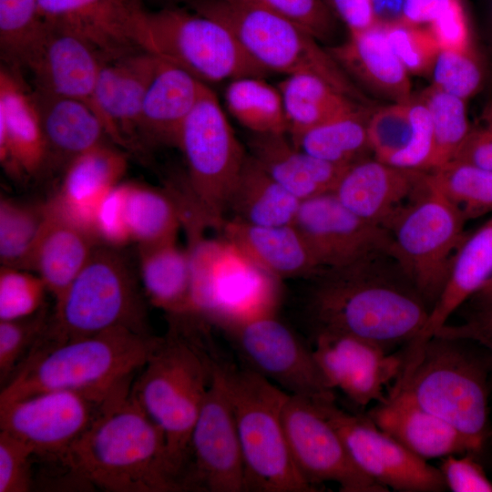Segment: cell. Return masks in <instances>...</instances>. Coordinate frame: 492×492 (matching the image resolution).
I'll return each instance as SVG.
<instances>
[{
  "label": "cell",
  "instance_id": "obj_10",
  "mask_svg": "<svg viewBox=\"0 0 492 492\" xmlns=\"http://www.w3.org/2000/svg\"><path fill=\"white\" fill-rule=\"evenodd\" d=\"M191 313L227 330L274 314L280 280L231 243L204 235L188 240Z\"/></svg>",
  "mask_w": 492,
  "mask_h": 492
},
{
  "label": "cell",
  "instance_id": "obj_47",
  "mask_svg": "<svg viewBox=\"0 0 492 492\" xmlns=\"http://www.w3.org/2000/svg\"><path fill=\"white\" fill-rule=\"evenodd\" d=\"M431 76L434 87L464 100L478 92L484 80L482 67L471 48L440 50Z\"/></svg>",
  "mask_w": 492,
  "mask_h": 492
},
{
  "label": "cell",
  "instance_id": "obj_17",
  "mask_svg": "<svg viewBox=\"0 0 492 492\" xmlns=\"http://www.w3.org/2000/svg\"><path fill=\"white\" fill-rule=\"evenodd\" d=\"M293 225L323 270L392 258L390 232L353 213L333 192L301 201Z\"/></svg>",
  "mask_w": 492,
  "mask_h": 492
},
{
  "label": "cell",
  "instance_id": "obj_23",
  "mask_svg": "<svg viewBox=\"0 0 492 492\" xmlns=\"http://www.w3.org/2000/svg\"><path fill=\"white\" fill-rule=\"evenodd\" d=\"M380 429L419 457L476 455L482 448L452 425L417 405L402 391L391 390L366 415Z\"/></svg>",
  "mask_w": 492,
  "mask_h": 492
},
{
  "label": "cell",
  "instance_id": "obj_7",
  "mask_svg": "<svg viewBox=\"0 0 492 492\" xmlns=\"http://www.w3.org/2000/svg\"><path fill=\"white\" fill-rule=\"evenodd\" d=\"M222 369L241 448L245 490L317 491L291 455L282 420L289 394L244 365L222 362Z\"/></svg>",
  "mask_w": 492,
  "mask_h": 492
},
{
  "label": "cell",
  "instance_id": "obj_57",
  "mask_svg": "<svg viewBox=\"0 0 492 492\" xmlns=\"http://www.w3.org/2000/svg\"><path fill=\"white\" fill-rule=\"evenodd\" d=\"M451 0H405V21L427 26Z\"/></svg>",
  "mask_w": 492,
  "mask_h": 492
},
{
  "label": "cell",
  "instance_id": "obj_4",
  "mask_svg": "<svg viewBox=\"0 0 492 492\" xmlns=\"http://www.w3.org/2000/svg\"><path fill=\"white\" fill-rule=\"evenodd\" d=\"M162 337L118 327L31 351L2 386L0 404L50 390L106 399L131 384Z\"/></svg>",
  "mask_w": 492,
  "mask_h": 492
},
{
  "label": "cell",
  "instance_id": "obj_56",
  "mask_svg": "<svg viewBox=\"0 0 492 492\" xmlns=\"http://www.w3.org/2000/svg\"><path fill=\"white\" fill-rule=\"evenodd\" d=\"M328 5L336 18L345 25L349 35L376 25L372 0H328Z\"/></svg>",
  "mask_w": 492,
  "mask_h": 492
},
{
  "label": "cell",
  "instance_id": "obj_11",
  "mask_svg": "<svg viewBox=\"0 0 492 492\" xmlns=\"http://www.w3.org/2000/svg\"><path fill=\"white\" fill-rule=\"evenodd\" d=\"M466 219L429 180L387 228L392 259L430 309L440 295L454 256L466 237Z\"/></svg>",
  "mask_w": 492,
  "mask_h": 492
},
{
  "label": "cell",
  "instance_id": "obj_9",
  "mask_svg": "<svg viewBox=\"0 0 492 492\" xmlns=\"http://www.w3.org/2000/svg\"><path fill=\"white\" fill-rule=\"evenodd\" d=\"M187 5L225 25L246 53L269 73H312L347 97L363 104L369 102L328 49L297 23L261 8L225 0H190Z\"/></svg>",
  "mask_w": 492,
  "mask_h": 492
},
{
  "label": "cell",
  "instance_id": "obj_52",
  "mask_svg": "<svg viewBox=\"0 0 492 492\" xmlns=\"http://www.w3.org/2000/svg\"><path fill=\"white\" fill-rule=\"evenodd\" d=\"M438 468L446 488L453 492H492V481L472 454L441 458Z\"/></svg>",
  "mask_w": 492,
  "mask_h": 492
},
{
  "label": "cell",
  "instance_id": "obj_27",
  "mask_svg": "<svg viewBox=\"0 0 492 492\" xmlns=\"http://www.w3.org/2000/svg\"><path fill=\"white\" fill-rule=\"evenodd\" d=\"M327 49L354 84L392 103L413 98L409 73L394 52L383 26L376 24L350 34L345 42Z\"/></svg>",
  "mask_w": 492,
  "mask_h": 492
},
{
  "label": "cell",
  "instance_id": "obj_8",
  "mask_svg": "<svg viewBox=\"0 0 492 492\" xmlns=\"http://www.w3.org/2000/svg\"><path fill=\"white\" fill-rule=\"evenodd\" d=\"M191 11L177 5L154 12L140 8L134 22L138 47L205 84L269 73L246 53L225 25Z\"/></svg>",
  "mask_w": 492,
  "mask_h": 492
},
{
  "label": "cell",
  "instance_id": "obj_39",
  "mask_svg": "<svg viewBox=\"0 0 492 492\" xmlns=\"http://www.w3.org/2000/svg\"><path fill=\"white\" fill-rule=\"evenodd\" d=\"M224 100L230 114L251 133H287L281 92L263 77L247 76L229 81Z\"/></svg>",
  "mask_w": 492,
  "mask_h": 492
},
{
  "label": "cell",
  "instance_id": "obj_1",
  "mask_svg": "<svg viewBox=\"0 0 492 492\" xmlns=\"http://www.w3.org/2000/svg\"><path fill=\"white\" fill-rule=\"evenodd\" d=\"M131 385L107 398L71 446L64 465L103 491H180L169 464L164 435L140 407Z\"/></svg>",
  "mask_w": 492,
  "mask_h": 492
},
{
  "label": "cell",
  "instance_id": "obj_18",
  "mask_svg": "<svg viewBox=\"0 0 492 492\" xmlns=\"http://www.w3.org/2000/svg\"><path fill=\"white\" fill-rule=\"evenodd\" d=\"M106 400L72 390L40 392L0 404V429L29 445L36 456L64 463Z\"/></svg>",
  "mask_w": 492,
  "mask_h": 492
},
{
  "label": "cell",
  "instance_id": "obj_50",
  "mask_svg": "<svg viewBox=\"0 0 492 492\" xmlns=\"http://www.w3.org/2000/svg\"><path fill=\"white\" fill-rule=\"evenodd\" d=\"M34 449L0 429V492H27L32 488Z\"/></svg>",
  "mask_w": 492,
  "mask_h": 492
},
{
  "label": "cell",
  "instance_id": "obj_44",
  "mask_svg": "<svg viewBox=\"0 0 492 492\" xmlns=\"http://www.w3.org/2000/svg\"><path fill=\"white\" fill-rule=\"evenodd\" d=\"M410 101L373 108L367 132L371 152L376 159L394 165L410 147L415 132Z\"/></svg>",
  "mask_w": 492,
  "mask_h": 492
},
{
  "label": "cell",
  "instance_id": "obj_53",
  "mask_svg": "<svg viewBox=\"0 0 492 492\" xmlns=\"http://www.w3.org/2000/svg\"><path fill=\"white\" fill-rule=\"evenodd\" d=\"M426 26L440 50L460 51L471 48L468 20L460 0H451Z\"/></svg>",
  "mask_w": 492,
  "mask_h": 492
},
{
  "label": "cell",
  "instance_id": "obj_34",
  "mask_svg": "<svg viewBox=\"0 0 492 492\" xmlns=\"http://www.w3.org/2000/svg\"><path fill=\"white\" fill-rule=\"evenodd\" d=\"M139 275L149 302L169 315L191 313V268L188 250L176 241L138 245Z\"/></svg>",
  "mask_w": 492,
  "mask_h": 492
},
{
  "label": "cell",
  "instance_id": "obj_45",
  "mask_svg": "<svg viewBox=\"0 0 492 492\" xmlns=\"http://www.w3.org/2000/svg\"><path fill=\"white\" fill-rule=\"evenodd\" d=\"M49 317L42 307L36 313L0 320V382L3 386L26 359L46 331Z\"/></svg>",
  "mask_w": 492,
  "mask_h": 492
},
{
  "label": "cell",
  "instance_id": "obj_5",
  "mask_svg": "<svg viewBox=\"0 0 492 492\" xmlns=\"http://www.w3.org/2000/svg\"><path fill=\"white\" fill-rule=\"evenodd\" d=\"M466 340L434 335L405 352L402 373L391 390L402 391L417 405L446 421L482 449L489 436L488 374L486 353Z\"/></svg>",
  "mask_w": 492,
  "mask_h": 492
},
{
  "label": "cell",
  "instance_id": "obj_60",
  "mask_svg": "<svg viewBox=\"0 0 492 492\" xmlns=\"http://www.w3.org/2000/svg\"><path fill=\"white\" fill-rule=\"evenodd\" d=\"M157 2L162 3L165 6L168 5H177L179 3H188L190 0H155Z\"/></svg>",
  "mask_w": 492,
  "mask_h": 492
},
{
  "label": "cell",
  "instance_id": "obj_59",
  "mask_svg": "<svg viewBox=\"0 0 492 492\" xmlns=\"http://www.w3.org/2000/svg\"><path fill=\"white\" fill-rule=\"evenodd\" d=\"M472 308L492 307V275L469 299Z\"/></svg>",
  "mask_w": 492,
  "mask_h": 492
},
{
  "label": "cell",
  "instance_id": "obj_43",
  "mask_svg": "<svg viewBox=\"0 0 492 492\" xmlns=\"http://www.w3.org/2000/svg\"><path fill=\"white\" fill-rule=\"evenodd\" d=\"M46 217V203L26 204L11 199L0 201V261L23 270Z\"/></svg>",
  "mask_w": 492,
  "mask_h": 492
},
{
  "label": "cell",
  "instance_id": "obj_51",
  "mask_svg": "<svg viewBox=\"0 0 492 492\" xmlns=\"http://www.w3.org/2000/svg\"><path fill=\"white\" fill-rule=\"evenodd\" d=\"M92 232L98 245L119 249L132 241L124 208V183L112 189L99 203Z\"/></svg>",
  "mask_w": 492,
  "mask_h": 492
},
{
  "label": "cell",
  "instance_id": "obj_21",
  "mask_svg": "<svg viewBox=\"0 0 492 492\" xmlns=\"http://www.w3.org/2000/svg\"><path fill=\"white\" fill-rule=\"evenodd\" d=\"M425 182V170L364 158L344 169L333 193L353 213L387 230Z\"/></svg>",
  "mask_w": 492,
  "mask_h": 492
},
{
  "label": "cell",
  "instance_id": "obj_32",
  "mask_svg": "<svg viewBox=\"0 0 492 492\" xmlns=\"http://www.w3.org/2000/svg\"><path fill=\"white\" fill-rule=\"evenodd\" d=\"M127 167L124 152L108 143L97 146L67 167L59 192L52 200L67 217L93 235L97 209L106 195L119 184Z\"/></svg>",
  "mask_w": 492,
  "mask_h": 492
},
{
  "label": "cell",
  "instance_id": "obj_30",
  "mask_svg": "<svg viewBox=\"0 0 492 492\" xmlns=\"http://www.w3.org/2000/svg\"><path fill=\"white\" fill-rule=\"evenodd\" d=\"M220 231L224 240L280 281L317 276L323 271L293 224L258 226L227 218Z\"/></svg>",
  "mask_w": 492,
  "mask_h": 492
},
{
  "label": "cell",
  "instance_id": "obj_19",
  "mask_svg": "<svg viewBox=\"0 0 492 492\" xmlns=\"http://www.w3.org/2000/svg\"><path fill=\"white\" fill-rule=\"evenodd\" d=\"M105 57L80 36L48 25L27 58L34 88L77 100L101 119L113 143L121 140L97 100V81Z\"/></svg>",
  "mask_w": 492,
  "mask_h": 492
},
{
  "label": "cell",
  "instance_id": "obj_20",
  "mask_svg": "<svg viewBox=\"0 0 492 492\" xmlns=\"http://www.w3.org/2000/svg\"><path fill=\"white\" fill-rule=\"evenodd\" d=\"M313 352L329 386L362 407L383 402L385 385L396 381L405 364V352L390 354L375 343L340 333L315 332Z\"/></svg>",
  "mask_w": 492,
  "mask_h": 492
},
{
  "label": "cell",
  "instance_id": "obj_35",
  "mask_svg": "<svg viewBox=\"0 0 492 492\" xmlns=\"http://www.w3.org/2000/svg\"><path fill=\"white\" fill-rule=\"evenodd\" d=\"M300 204L248 153L229 200L230 218L258 226L292 225Z\"/></svg>",
  "mask_w": 492,
  "mask_h": 492
},
{
  "label": "cell",
  "instance_id": "obj_42",
  "mask_svg": "<svg viewBox=\"0 0 492 492\" xmlns=\"http://www.w3.org/2000/svg\"><path fill=\"white\" fill-rule=\"evenodd\" d=\"M46 29L38 0H0L1 57L10 67H24Z\"/></svg>",
  "mask_w": 492,
  "mask_h": 492
},
{
  "label": "cell",
  "instance_id": "obj_6",
  "mask_svg": "<svg viewBox=\"0 0 492 492\" xmlns=\"http://www.w3.org/2000/svg\"><path fill=\"white\" fill-rule=\"evenodd\" d=\"M118 250L104 245L94 249L56 301L47 327L31 351L118 327L150 333L142 293Z\"/></svg>",
  "mask_w": 492,
  "mask_h": 492
},
{
  "label": "cell",
  "instance_id": "obj_55",
  "mask_svg": "<svg viewBox=\"0 0 492 492\" xmlns=\"http://www.w3.org/2000/svg\"><path fill=\"white\" fill-rule=\"evenodd\" d=\"M453 160L466 161L492 170V102L481 114Z\"/></svg>",
  "mask_w": 492,
  "mask_h": 492
},
{
  "label": "cell",
  "instance_id": "obj_36",
  "mask_svg": "<svg viewBox=\"0 0 492 492\" xmlns=\"http://www.w3.org/2000/svg\"><path fill=\"white\" fill-rule=\"evenodd\" d=\"M292 140L360 103L312 73L285 76L277 85Z\"/></svg>",
  "mask_w": 492,
  "mask_h": 492
},
{
  "label": "cell",
  "instance_id": "obj_25",
  "mask_svg": "<svg viewBox=\"0 0 492 492\" xmlns=\"http://www.w3.org/2000/svg\"><path fill=\"white\" fill-rule=\"evenodd\" d=\"M98 245L94 236L67 217L53 201L46 203V217L23 270L32 271L59 299Z\"/></svg>",
  "mask_w": 492,
  "mask_h": 492
},
{
  "label": "cell",
  "instance_id": "obj_46",
  "mask_svg": "<svg viewBox=\"0 0 492 492\" xmlns=\"http://www.w3.org/2000/svg\"><path fill=\"white\" fill-rule=\"evenodd\" d=\"M383 26L394 52L408 73L431 75L440 48L429 28L405 20Z\"/></svg>",
  "mask_w": 492,
  "mask_h": 492
},
{
  "label": "cell",
  "instance_id": "obj_22",
  "mask_svg": "<svg viewBox=\"0 0 492 492\" xmlns=\"http://www.w3.org/2000/svg\"><path fill=\"white\" fill-rule=\"evenodd\" d=\"M46 23L89 43L106 60L141 50L134 40V22L142 8L134 0H38Z\"/></svg>",
  "mask_w": 492,
  "mask_h": 492
},
{
  "label": "cell",
  "instance_id": "obj_40",
  "mask_svg": "<svg viewBox=\"0 0 492 492\" xmlns=\"http://www.w3.org/2000/svg\"><path fill=\"white\" fill-rule=\"evenodd\" d=\"M430 182L462 213L466 220L492 211V170L451 160L427 171Z\"/></svg>",
  "mask_w": 492,
  "mask_h": 492
},
{
  "label": "cell",
  "instance_id": "obj_15",
  "mask_svg": "<svg viewBox=\"0 0 492 492\" xmlns=\"http://www.w3.org/2000/svg\"><path fill=\"white\" fill-rule=\"evenodd\" d=\"M316 405L338 432L355 466L378 484L398 492L446 490L439 468L412 453L367 415L350 414L335 402Z\"/></svg>",
  "mask_w": 492,
  "mask_h": 492
},
{
  "label": "cell",
  "instance_id": "obj_12",
  "mask_svg": "<svg viewBox=\"0 0 492 492\" xmlns=\"http://www.w3.org/2000/svg\"><path fill=\"white\" fill-rule=\"evenodd\" d=\"M179 149L193 198L210 228L220 231L248 152L209 87L182 128Z\"/></svg>",
  "mask_w": 492,
  "mask_h": 492
},
{
  "label": "cell",
  "instance_id": "obj_26",
  "mask_svg": "<svg viewBox=\"0 0 492 492\" xmlns=\"http://www.w3.org/2000/svg\"><path fill=\"white\" fill-rule=\"evenodd\" d=\"M0 160L12 175L35 176L46 164V147L32 97L10 70H0Z\"/></svg>",
  "mask_w": 492,
  "mask_h": 492
},
{
  "label": "cell",
  "instance_id": "obj_28",
  "mask_svg": "<svg viewBox=\"0 0 492 492\" xmlns=\"http://www.w3.org/2000/svg\"><path fill=\"white\" fill-rule=\"evenodd\" d=\"M138 121L140 145L179 148L182 128L208 87L187 71L159 59Z\"/></svg>",
  "mask_w": 492,
  "mask_h": 492
},
{
  "label": "cell",
  "instance_id": "obj_33",
  "mask_svg": "<svg viewBox=\"0 0 492 492\" xmlns=\"http://www.w3.org/2000/svg\"><path fill=\"white\" fill-rule=\"evenodd\" d=\"M492 275V218L466 236L456 251L446 282L430 309L425 325L407 345L412 352L435 335L449 317Z\"/></svg>",
  "mask_w": 492,
  "mask_h": 492
},
{
  "label": "cell",
  "instance_id": "obj_13",
  "mask_svg": "<svg viewBox=\"0 0 492 492\" xmlns=\"http://www.w3.org/2000/svg\"><path fill=\"white\" fill-rule=\"evenodd\" d=\"M243 365L291 395L315 404L335 402L313 352L274 314L225 330Z\"/></svg>",
  "mask_w": 492,
  "mask_h": 492
},
{
  "label": "cell",
  "instance_id": "obj_48",
  "mask_svg": "<svg viewBox=\"0 0 492 492\" xmlns=\"http://www.w3.org/2000/svg\"><path fill=\"white\" fill-rule=\"evenodd\" d=\"M47 291L44 281L25 270L1 266L0 320H14L32 315L44 304Z\"/></svg>",
  "mask_w": 492,
  "mask_h": 492
},
{
  "label": "cell",
  "instance_id": "obj_61",
  "mask_svg": "<svg viewBox=\"0 0 492 492\" xmlns=\"http://www.w3.org/2000/svg\"><path fill=\"white\" fill-rule=\"evenodd\" d=\"M489 16L492 21V0H489Z\"/></svg>",
  "mask_w": 492,
  "mask_h": 492
},
{
  "label": "cell",
  "instance_id": "obj_58",
  "mask_svg": "<svg viewBox=\"0 0 492 492\" xmlns=\"http://www.w3.org/2000/svg\"><path fill=\"white\" fill-rule=\"evenodd\" d=\"M377 25L389 26L405 20V0H372Z\"/></svg>",
  "mask_w": 492,
  "mask_h": 492
},
{
  "label": "cell",
  "instance_id": "obj_38",
  "mask_svg": "<svg viewBox=\"0 0 492 492\" xmlns=\"http://www.w3.org/2000/svg\"><path fill=\"white\" fill-rule=\"evenodd\" d=\"M124 208L131 241L138 245L176 241L180 211L168 190L124 183Z\"/></svg>",
  "mask_w": 492,
  "mask_h": 492
},
{
  "label": "cell",
  "instance_id": "obj_49",
  "mask_svg": "<svg viewBox=\"0 0 492 492\" xmlns=\"http://www.w3.org/2000/svg\"><path fill=\"white\" fill-rule=\"evenodd\" d=\"M261 8L284 16L307 29L318 40L333 37L336 16L323 0H225Z\"/></svg>",
  "mask_w": 492,
  "mask_h": 492
},
{
  "label": "cell",
  "instance_id": "obj_14",
  "mask_svg": "<svg viewBox=\"0 0 492 492\" xmlns=\"http://www.w3.org/2000/svg\"><path fill=\"white\" fill-rule=\"evenodd\" d=\"M182 491L245 492L244 464L222 362L212 376L193 426Z\"/></svg>",
  "mask_w": 492,
  "mask_h": 492
},
{
  "label": "cell",
  "instance_id": "obj_2",
  "mask_svg": "<svg viewBox=\"0 0 492 492\" xmlns=\"http://www.w3.org/2000/svg\"><path fill=\"white\" fill-rule=\"evenodd\" d=\"M381 258L316 276L309 302L315 332L357 336L388 351L417 338L430 307L403 272L378 270Z\"/></svg>",
  "mask_w": 492,
  "mask_h": 492
},
{
  "label": "cell",
  "instance_id": "obj_62",
  "mask_svg": "<svg viewBox=\"0 0 492 492\" xmlns=\"http://www.w3.org/2000/svg\"><path fill=\"white\" fill-rule=\"evenodd\" d=\"M137 5L142 7V0H134Z\"/></svg>",
  "mask_w": 492,
  "mask_h": 492
},
{
  "label": "cell",
  "instance_id": "obj_3",
  "mask_svg": "<svg viewBox=\"0 0 492 492\" xmlns=\"http://www.w3.org/2000/svg\"><path fill=\"white\" fill-rule=\"evenodd\" d=\"M169 328L131 385L140 407L162 431L180 491L190 435L210 386L215 356L203 335L209 323L193 314L169 315Z\"/></svg>",
  "mask_w": 492,
  "mask_h": 492
},
{
  "label": "cell",
  "instance_id": "obj_41",
  "mask_svg": "<svg viewBox=\"0 0 492 492\" xmlns=\"http://www.w3.org/2000/svg\"><path fill=\"white\" fill-rule=\"evenodd\" d=\"M426 107L432 123L433 150L427 171L454 159L465 141L471 125L466 100L444 92L433 85L418 97Z\"/></svg>",
  "mask_w": 492,
  "mask_h": 492
},
{
  "label": "cell",
  "instance_id": "obj_31",
  "mask_svg": "<svg viewBox=\"0 0 492 492\" xmlns=\"http://www.w3.org/2000/svg\"><path fill=\"white\" fill-rule=\"evenodd\" d=\"M248 148L254 160L301 201L333 192L346 168L300 149L287 133H251Z\"/></svg>",
  "mask_w": 492,
  "mask_h": 492
},
{
  "label": "cell",
  "instance_id": "obj_54",
  "mask_svg": "<svg viewBox=\"0 0 492 492\" xmlns=\"http://www.w3.org/2000/svg\"><path fill=\"white\" fill-rule=\"evenodd\" d=\"M435 335L478 343L486 350L492 371V307L472 308L463 323L459 324L447 323Z\"/></svg>",
  "mask_w": 492,
  "mask_h": 492
},
{
  "label": "cell",
  "instance_id": "obj_63",
  "mask_svg": "<svg viewBox=\"0 0 492 492\" xmlns=\"http://www.w3.org/2000/svg\"><path fill=\"white\" fill-rule=\"evenodd\" d=\"M324 3L328 5V0H323ZM329 6V5H328Z\"/></svg>",
  "mask_w": 492,
  "mask_h": 492
},
{
  "label": "cell",
  "instance_id": "obj_16",
  "mask_svg": "<svg viewBox=\"0 0 492 492\" xmlns=\"http://www.w3.org/2000/svg\"><path fill=\"white\" fill-rule=\"evenodd\" d=\"M282 420L295 466L317 491L324 482L336 483L342 492L389 491L355 466L338 432L315 403L289 395Z\"/></svg>",
  "mask_w": 492,
  "mask_h": 492
},
{
  "label": "cell",
  "instance_id": "obj_24",
  "mask_svg": "<svg viewBox=\"0 0 492 492\" xmlns=\"http://www.w3.org/2000/svg\"><path fill=\"white\" fill-rule=\"evenodd\" d=\"M159 58L144 50L106 60L97 81V100L116 129L122 147L136 150L138 121L149 87L157 73Z\"/></svg>",
  "mask_w": 492,
  "mask_h": 492
},
{
  "label": "cell",
  "instance_id": "obj_37",
  "mask_svg": "<svg viewBox=\"0 0 492 492\" xmlns=\"http://www.w3.org/2000/svg\"><path fill=\"white\" fill-rule=\"evenodd\" d=\"M373 108L359 104L291 140L315 158L347 167L371 151L367 126Z\"/></svg>",
  "mask_w": 492,
  "mask_h": 492
},
{
  "label": "cell",
  "instance_id": "obj_29",
  "mask_svg": "<svg viewBox=\"0 0 492 492\" xmlns=\"http://www.w3.org/2000/svg\"><path fill=\"white\" fill-rule=\"evenodd\" d=\"M46 147V164L67 167L78 156L110 139L101 119L85 104L34 88Z\"/></svg>",
  "mask_w": 492,
  "mask_h": 492
}]
</instances>
